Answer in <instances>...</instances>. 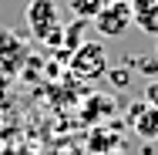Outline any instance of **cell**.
<instances>
[{"instance_id":"obj_1","label":"cell","mask_w":158,"mask_h":155,"mask_svg":"<svg viewBox=\"0 0 158 155\" xmlns=\"http://www.w3.org/2000/svg\"><path fill=\"white\" fill-rule=\"evenodd\" d=\"M91 20L101 37H121V34H128V27H135V14H131L128 0H104V7Z\"/></svg>"},{"instance_id":"obj_5","label":"cell","mask_w":158,"mask_h":155,"mask_svg":"<svg viewBox=\"0 0 158 155\" xmlns=\"http://www.w3.org/2000/svg\"><path fill=\"white\" fill-rule=\"evenodd\" d=\"M135 14V27L145 34H158V0H128Z\"/></svg>"},{"instance_id":"obj_9","label":"cell","mask_w":158,"mask_h":155,"mask_svg":"<svg viewBox=\"0 0 158 155\" xmlns=\"http://www.w3.org/2000/svg\"><path fill=\"white\" fill-rule=\"evenodd\" d=\"M108 78H111V84H114V88H125V84H128L125 67H108Z\"/></svg>"},{"instance_id":"obj_3","label":"cell","mask_w":158,"mask_h":155,"mask_svg":"<svg viewBox=\"0 0 158 155\" xmlns=\"http://www.w3.org/2000/svg\"><path fill=\"white\" fill-rule=\"evenodd\" d=\"M24 17H27V31L37 41H47L54 31H61V10L54 0H31L24 7Z\"/></svg>"},{"instance_id":"obj_6","label":"cell","mask_w":158,"mask_h":155,"mask_svg":"<svg viewBox=\"0 0 158 155\" xmlns=\"http://www.w3.org/2000/svg\"><path fill=\"white\" fill-rule=\"evenodd\" d=\"M71 3V10H74V17H84V20H91L98 10L104 7V0H67Z\"/></svg>"},{"instance_id":"obj_7","label":"cell","mask_w":158,"mask_h":155,"mask_svg":"<svg viewBox=\"0 0 158 155\" xmlns=\"http://www.w3.org/2000/svg\"><path fill=\"white\" fill-rule=\"evenodd\" d=\"M84 24H88V20L77 17V24L64 27V44H67V47H77V44H81V31H84Z\"/></svg>"},{"instance_id":"obj_2","label":"cell","mask_w":158,"mask_h":155,"mask_svg":"<svg viewBox=\"0 0 158 155\" xmlns=\"http://www.w3.org/2000/svg\"><path fill=\"white\" fill-rule=\"evenodd\" d=\"M71 71L81 74V78L108 74V47L101 41H81L71 54Z\"/></svg>"},{"instance_id":"obj_4","label":"cell","mask_w":158,"mask_h":155,"mask_svg":"<svg viewBox=\"0 0 158 155\" xmlns=\"http://www.w3.org/2000/svg\"><path fill=\"white\" fill-rule=\"evenodd\" d=\"M131 125L145 142H158V108L152 105H135L131 108Z\"/></svg>"},{"instance_id":"obj_8","label":"cell","mask_w":158,"mask_h":155,"mask_svg":"<svg viewBox=\"0 0 158 155\" xmlns=\"http://www.w3.org/2000/svg\"><path fill=\"white\" fill-rule=\"evenodd\" d=\"M145 105H152V108H158V74H155V81H148V88H145Z\"/></svg>"}]
</instances>
